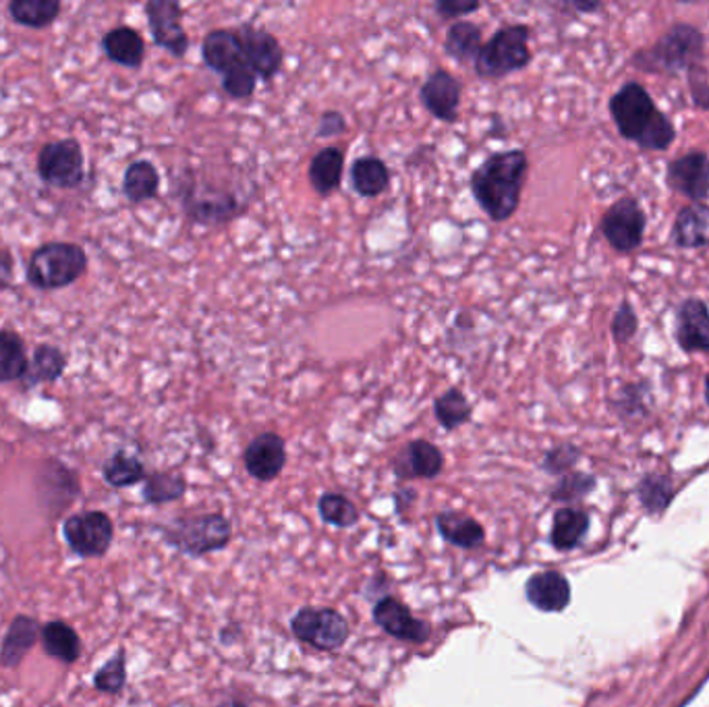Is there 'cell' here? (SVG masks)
<instances>
[{"mask_svg":"<svg viewBox=\"0 0 709 707\" xmlns=\"http://www.w3.org/2000/svg\"><path fill=\"white\" fill-rule=\"evenodd\" d=\"M529 158L525 150L512 148L494 152L473 170L469 187L477 205L491 222H507L521 205Z\"/></svg>","mask_w":709,"mask_h":707,"instance_id":"1","label":"cell"},{"mask_svg":"<svg viewBox=\"0 0 709 707\" xmlns=\"http://www.w3.org/2000/svg\"><path fill=\"white\" fill-rule=\"evenodd\" d=\"M610 115L621 135L635 141L642 150L658 152L670 148L675 141L673 123L637 82H628L610 98Z\"/></svg>","mask_w":709,"mask_h":707,"instance_id":"2","label":"cell"},{"mask_svg":"<svg viewBox=\"0 0 709 707\" xmlns=\"http://www.w3.org/2000/svg\"><path fill=\"white\" fill-rule=\"evenodd\" d=\"M202 59L214 73L222 75V89L233 101H250L255 92V73L241 35L235 30H212L202 42Z\"/></svg>","mask_w":709,"mask_h":707,"instance_id":"3","label":"cell"},{"mask_svg":"<svg viewBox=\"0 0 709 707\" xmlns=\"http://www.w3.org/2000/svg\"><path fill=\"white\" fill-rule=\"evenodd\" d=\"M703 35L687 23L670 28L658 42L649 49L633 54V67L645 73H678L682 68L695 67L703 59Z\"/></svg>","mask_w":709,"mask_h":707,"instance_id":"4","label":"cell"},{"mask_svg":"<svg viewBox=\"0 0 709 707\" xmlns=\"http://www.w3.org/2000/svg\"><path fill=\"white\" fill-rule=\"evenodd\" d=\"M529 38L531 30L523 23L496 30V34L491 35L488 42H484V49L475 59L477 77L486 82H496L527 67L533 59L529 51Z\"/></svg>","mask_w":709,"mask_h":707,"instance_id":"5","label":"cell"},{"mask_svg":"<svg viewBox=\"0 0 709 707\" xmlns=\"http://www.w3.org/2000/svg\"><path fill=\"white\" fill-rule=\"evenodd\" d=\"M87 268V253L75 243L40 245L28 264L30 285L42 291L63 288L82 278Z\"/></svg>","mask_w":709,"mask_h":707,"instance_id":"6","label":"cell"},{"mask_svg":"<svg viewBox=\"0 0 709 707\" xmlns=\"http://www.w3.org/2000/svg\"><path fill=\"white\" fill-rule=\"evenodd\" d=\"M167 544L189 556H203L220 550L231 539V523L222 515L181 517L162 529Z\"/></svg>","mask_w":709,"mask_h":707,"instance_id":"7","label":"cell"},{"mask_svg":"<svg viewBox=\"0 0 709 707\" xmlns=\"http://www.w3.org/2000/svg\"><path fill=\"white\" fill-rule=\"evenodd\" d=\"M68 550L80 558H102L115 539V523L102 510L75 513L63 521Z\"/></svg>","mask_w":709,"mask_h":707,"instance_id":"8","label":"cell"},{"mask_svg":"<svg viewBox=\"0 0 709 707\" xmlns=\"http://www.w3.org/2000/svg\"><path fill=\"white\" fill-rule=\"evenodd\" d=\"M82 494L80 477L65 463L51 458L35 475V496L49 519H59Z\"/></svg>","mask_w":709,"mask_h":707,"instance_id":"9","label":"cell"},{"mask_svg":"<svg viewBox=\"0 0 709 707\" xmlns=\"http://www.w3.org/2000/svg\"><path fill=\"white\" fill-rule=\"evenodd\" d=\"M38 172L44 183L59 189H75L84 183V152L77 139L46 144L38 156Z\"/></svg>","mask_w":709,"mask_h":707,"instance_id":"10","label":"cell"},{"mask_svg":"<svg viewBox=\"0 0 709 707\" xmlns=\"http://www.w3.org/2000/svg\"><path fill=\"white\" fill-rule=\"evenodd\" d=\"M290 626L299 640L314 645L321 652L338 650L340 645H345V641L349 640L347 619L330 608H324V610L305 608L293 619Z\"/></svg>","mask_w":709,"mask_h":707,"instance_id":"11","label":"cell"},{"mask_svg":"<svg viewBox=\"0 0 709 707\" xmlns=\"http://www.w3.org/2000/svg\"><path fill=\"white\" fill-rule=\"evenodd\" d=\"M645 212L637 200L633 198H621L618 202L612 203L609 212L602 219V235L606 236L612 250L618 253L635 252L643 243L645 233Z\"/></svg>","mask_w":709,"mask_h":707,"instance_id":"12","label":"cell"},{"mask_svg":"<svg viewBox=\"0 0 709 707\" xmlns=\"http://www.w3.org/2000/svg\"><path fill=\"white\" fill-rule=\"evenodd\" d=\"M146 15L154 42L174 59H183L189 51V35L183 28V7L174 0H150L146 4Z\"/></svg>","mask_w":709,"mask_h":707,"instance_id":"13","label":"cell"},{"mask_svg":"<svg viewBox=\"0 0 709 707\" xmlns=\"http://www.w3.org/2000/svg\"><path fill=\"white\" fill-rule=\"evenodd\" d=\"M239 35L243 42L245 56L254 68L255 77H260L264 82H272L281 73L283 63H285V51H283L278 38L268 32L266 28H257L252 23L241 25Z\"/></svg>","mask_w":709,"mask_h":707,"instance_id":"14","label":"cell"},{"mask_svg":"<svg viewBox=\"0 0 709 707\" xmlns=\"http://www.w3.org/2000/svg\"><path fill=\"white\" fill-rule=\"evenodd\" d=\"M463 96V85L453 73L438 68L434 71L420 89L423 108L442 123H455Z\"/></svg>","mask_w":709,"mask_h":707,"instance_id":"15","label":"cell"},{"mask_svg":"<svg viewBox=\"0 0 709 707\" xmlns=\"http://www.w3.org/2000/svg\"><path fill=\"white\" fill-rule=\"evenodd\" d=\"M666 183L692 203H701L709 193V158L708 154L689 152L670 162L666 170Z\"/></svg>","mask_w":709,"mask_h":707,"instance_id":"16","label":"cell"},{"mask_svg":"<svg viewBox=\"0 0 709 707\" xmlns=\"http://www.w3.org/2000/svg\"><path fill=\"white\" fill-rule=\"evenodd\" d=\"M243 458L252 477L260 482H272L287 465V444L283 436L264 432L250 442Z\"/></svg>","mask_w":709,"mask_h":707,"instance_id":"17","label":"cell"},{"mask_svg":"<svg viewBox=\"0 0 709 707\" xmlns=\"http://www.w3.org/2000/svg\"><path fill=\"white\" fill-rule=\"evenodd\" d=\"M676 342L687 354H709V309L701 299L689 297L678 305Z\"/></svg>","mask_w":709,"mask_h":707,"instance_id":"18","label":"cell"},{"mask_svg":"<svg viewBox=\"0 0 709 707\" xmlns=\"http://www.w3.org/2000/svg\"><path fill=\"white\" fill-rule=\"evenodd\" d=\"M373 619H375V623L380 624L382 631H387L389 635L396 637V640L423 643L432 633L430 624L425 623V621H417L409 612V608L403 606L394 598L380 600L373 608Z\"/></svg>","mask_w":709,"mask_h":707,"instance_id":"19","label":"cell"},{"mask_svg":"<svg viewBox=\"0 0 709 707\" xmlns=\"http://www.w3.org/2000/svg\"><path fill=\"white\" fill-rule=\"evenodd\" d=\"M42 624L35 621L30 614H18L4 637L0 643V668L4 671H18L23 659L34 650L35 643L40 641Z\"/></svg>","mask_w":709,"mask_h":707,"instance_id":"20","label":"cell"},{"mask_svg":"<svg viewBox=\"0 0 709 707\" xmlns=\"http://www.w3.org/2000/svg\"><path fill=\"white\" fill-rule=\"evenodd\" d=\"M444 469V455L436 444L427 440H413L394 458V473L401 479L423 477L432 479Z\"/></svg>","mask_w":709,"mask_h":707,"instance_id":"21","label":"cell"},{"mask_svg":"<svg viewBox=\"0 0 709 707\" xmlns=\"http://www.w3.org/2000/svg\"><path fill=\"white\" fill-rule=\"evenodd\" d=\"M40 643H42V650L46 656L65 664V666L75 664L84 652V643H82L80 633L67 621H61V619L42 624Z\"/></svg>","mask_w":709,"mask_h":707,"instance_id":"22","label":"cell"},{"mask_svg":"<svg viewBox=\"0 0 709 707\" xmlns=\"http://www.w3.org/2000/svg\"><path fill=\"white\" fill-rule=\"evenodd\" d=\"M527 600L543 612H560L571 602V585L557 571L533 574L527 581Z\"/></svg>","mask_w":709,"mask_h":707,"instance_id":"23","label":"cell"},{"mask_svg":"<svg viewBox=\"0 0 709 707\" xmlns=\"http://www.w3.org/2000/svg\"><path fill=\"white\" fill-rule=\"evenodd\" d=\"M673 239L682 250L709 245V205L703 202L685 205L676 217Z\"/></svg>","mask_w":709,"mask_h":707,"instance_id":"24","label":"cell"},{"mask_svg":"<svg viewBox=\"0 0 709 707\" xmlns=\"http://www.w3.org/2000/svg\"><path fill=\"white\" fill-rule=\"evenodd\" d=\"M342 172H345V150L337 146H328L314 156L307 177L314 191L321 198H328L342 183Z\"/></svg>","mask_w":709,"mask_h":707,"instance_id":"25","label":"cell"},{"mask_svg":"<svg viewBox=\"0 0 709 707\" xmlns=\"http://www.w3.org/2000/svg\"><path fill=\"white\" fill-rule=\"evenodd\" d=\"M102 46H104L106 56L123 67L139 68L144 63V56H146L144 38L137 30L127 28V25L110 30L108 34L104 35Z\"/></svg>","mask_w":709,"mask_h":707,"instance_id":"26","label":"cell"},{"mask_svg":"<svg viewBox=\"0 0 709 707\" xmlns=\"http://www.w3.org/2000/svg\"><path fill=\"white\" fill-rule=\"evenodd\" d=\"M389 165L378 156H361L351 167V186L361 198H378L390 186Z\"/></svg>","mask_w":709,"mask_h":707,"instance_id":"27","label":"cell"},{"mask_svg":"<svg viewBox=\"0 0 709 707\" xmlns=\"http://www.w3.org/2000/svg\"><path fill=\"white\" fill-rule=\"evenodd\" d=\"M484 49V34L482 28L467 19H458L451 28L444 40V52L456 63H475L479 52Z\"/></svg>","mask_w":709,"mask_h":707,"instance_id":"28","label":"cell"},{"mask_svg":"<svg viewBox=\"0 0 709 707\" xmlns=\"http://www.w3.org/2000/svg\"><path fill=\"white\" fill-rule=\"evenodd\" d=\"M442 538L458 548H477L484 544V527L461 513H442L436 519Z\"/></svg>","mask_w":709,"mask_h":707,"instance_id":"29","label":"cell"},{"mask_svg":"<svg viewBox=\"0 0 709 707\" xmlns=\"http://www.w3.org/2000/svg\"><path fill=\"white\" fill-rule=\"evenodd\" d=\"M160 175L148 160H137L125 170L123 191L131 203L148 202L158 196Z\"/></svg>","mask_w":709,"mask_h":707,"instance_id":"30","label":"cell"},{"mask_svg":"<svg viewBox=\"0 0 709 707\" xmlns=\"http://www.w3.org/2000/svg\"><path fill=\"white\" fill-rule=\"evenodd\" d=\"M30 371V359L25 354V345L15 333H0V384L15 382L25 378Z\"/></svg>","mask_w":709,"mask_h":707,"instance_id":"31","label":"cell"},{"mask_svg":"<svg viewBox=\"0 0 709 707\" xmlns=\"http://www.w3.org/2000/svg\"><path fill=\"white\" fill-rule=\"evenodd\" d=\"M61 13V2L59 0H13L9 4V15L11 19L32 30H44L52 25Z\"/></svg>","mask_w":709,"mask_h":707,"instance_id":"32","label":"cell"},{"mask_svg":"<svg viewBox=\"0 0 709 707\" xmlns=\"http://www.w3.org/2000/svg\"><path fill=\"white\" fill-rule=\"evenodd\" d=\"M102 475L110 488L117 489L136 486L148 477L144 463L125 451H117L115 455L108 456V461L102 467Z\"/></svg>","mask_w":709,"mask_h":707,"instance_id":"33","label":"cell"},{"mask_svg":"<svg viewBox=\"0 0 709 707\" xmlns=\"http://www.w3.org/2000/svg\"><path fill=\"white\" fill-rule=\"evenodd\" d=\"M434 415L444 430L453 432L456 428L465 425L467 421H472L473 404L461 388H448L434 401Z\"/></svg>","mask_w":709,"mask_h":707,"instance_id":"34","label":"cell"},{"mask_svg":"<svg viewBox=\"0 0 709 707\" xmlns=\"http://www.w3.org/2000/svg\"><path fill=\"white\" fill-rule=\"evenodd\" d=\"M67 366L65 354L54 345H40L34 351L30 371L25 376L28 387H35L40 382H56Z\"/></svg>","mask_w":709,"mask_h":707,"instance_id":"35","label":"cell"},{"mask_svg":"<svg viewBox=\"0 0 709 707\" xmlns=\"http://www.w3.org/2000/svg\"><path fill=\"white\" fill-rule=\"evenodd\" d=\"M590 527V519L579 508H560L552 525V544L558 550H571Z\"/></svg>","mask_w":709,"mask_h":707,"instance_id":"36","label":"cell"},{"mask_svg":"<svg viewBox=\"0 0 709 707\" xmlns=\"http://www.w3.org/2000/svg\"><path fill=\"white\" fill-rule=\"evenodd\" d=\"M187 482L183 475L179 473L158 472L150 473L144 484V500L148 505H167L183 498L186 494Z\"/></svg>","mask_w":709,"mask_h":707,"instance_id":"37","label":"cell"},{"mask_svg":"<svg viewBox=\"0 0 709 707\" xmlns=\"http://www.w3.org/2000/svg\"><path fill=\"white\" fill-rule=\"evenodd\" d=\"M92 685L104 695H118L127 685V654L120 647L115 656L104 662L92 676Z\"/></svg>","mask_w":709,"mask_h":707,"instance_id":"38","label":"cell"},{"mask_svg":"<svg viewBox=\"0 0 709 707\" xmlns=\"http://www.w3.org/2000/svg\"><path fill=\"white\" fill-rule=\"evenodd\" d=\"M321 519L338 527H351L359 521L357 506L340 494H324L320 500Z\"/></svg>","mask_w":709,"mask_h":707,"instance_id":"39","label":"cell"},{"mask_svg":"<svg viewBox=\"0 0 709 707\" xmlns=\"http://www.w3.org/2000/svg\"><path fill=\"white\" fill-rule=\"evenodd\" d=\"M639 496H642L643 505L647 506L649 510H662L664 506L668 505V500L673 496V488L666 477L649 475L643 479L642 486H639Z\"/></svg>","mask_w":709,"mask_h":707,"instance_id":"40","label":"cell"},{"mask_svg":"<svg viewBox=\"0 0 709 707\" xmlns=\"http://www.w3.org/2000/svg\"><path fill=\"white\" fill-rule=\"evenodd\" d=\"M637 326H639V321H637V314H635L633 305L623 302L612 318V337L618 345L628 342L631 338L635 337Z\"/></svg>","mask_w":709,"mask_h":707,"instance_id":"41","label":"cell"},{"mask_svg":"<svg viewBox=\"0 0 709 707\" xmlns=\"http://www.w3.org/2000/svg\"><path fill=\"white\" fill-rule=\"evenodd\" d=\"M576 458H579V451L574 449L573 444H562V446L552 449V451L546 455L543 469L550 473L569 472L574 463H576Z\"/></svg>","mask_w":709,"mask_h":707,"instance_id":"42","label":"cell"},{"mask_svg":"<svg viewBox=\"0 0 709 707\" xmlns=\"http://www.w3.org/2000/svg\"><path fill=\"white\" fill-rule=\"evenodd\" d=\"M689 89L697 108H709V67L699 63L689 68Z\"/></svg>","mask_w":709,"mask_h":707,"instance_id":"43","label":"cell"},{"mask_svg":"<svg viewBox=\"0 0 709 707\" xmlns=\"http://www.w3.org/2000/svg\"><path fill=\"white\" fill-rule=\"evenodd\" d=\"M591 486H593V479H591L590 475L571 473L558 484L554 496H557L558 500H571V498H576V496L590 492Z\"/></svg>","mask_w":709,"mask_h":707,"instance_id":"44","label":"cell"},{"mask_svg":"<svg viewBox=\"0 0 709 707\" xmlns=\"http://www.w3.org/2000/svg\"><path fill=\"white\" fill-rule=\"evenodd\" d=\"M434 9H436L440 18L448 21V19L472 15V13L482 9V2H477V0H472V2L469 0H438L434 4Z\"/></svg>","mask_w":709,"mask_h":707,"instance_id":"45","label":"cell"},{"mask_svg":"<svg viewBox=\"0 0 709 707\" xmlns=\"http://www.w3.org/2000/svg\"><path fill=\"white\" fill-rule=\"evenodd\" d=\"M347 129V120L345 117L337 113V110H328L324 113L318 125V137H332V135L342 134Z\"/></svg>","mask_w":709,"mask_h":707,"instance_id":"46","label":"cell"},{"mask_svg":"<svg viewBox=\"0 0 709 707\" xmlns=\"http://www.w3.org/2000/svg\"><path fill=\"white\" fill-rule=\"evenodd\" d=\"M11 281V255L0 252V287H4Z\"/></svg>","mask_w":709,"mask_h":707,"instance_id":"47","label":"cell"},{"mask_svg":"<svg viewBox=\"0 0 709 707\" xmlns=\"http://www.w3.org/2000/svg\"><path fill=\"white\" fill-rule=\"evenodd\" d=\"M569 7L574 11H579V13H595V11L602 9L600 2H571Z\"/></svg>","mask_w":709,"mask_h":707,"instance_id":"48","label":"cell"},{"mask_svg":"<svg viewBox=\"0 0 709 707\" xmlns=\"http://www.w3.org/2000/svg\"><path fill=\"white\" fill-rule=\"evenodd\" d=\"M222 707H245V704H239V701H229V704H224Z\"/></svg>","mask_w":709,"mask_h":707,"instance_id":"49","label":"cell"},{"mask_svg":"<svg viewBox=\"0 0 709 707\" xmlns=\"http://www.w3.org/2000/svg\"><path fill=\"white\" fill-rule=\"evenodd\" d=\"M706 399H708L709 403V376L706 378Z\"/></svg>","mask_w":709,"mask_h":707,"instance_id":"50","label":"cell"}]
</instances>
